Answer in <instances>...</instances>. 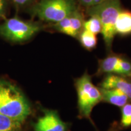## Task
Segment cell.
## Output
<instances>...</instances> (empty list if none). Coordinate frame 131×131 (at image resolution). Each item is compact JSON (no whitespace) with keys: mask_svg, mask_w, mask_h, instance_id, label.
<instances>
[{"mask_svg":"<svg viewBox=\"0 0 131 131\" xmlns=\"http://www.w3.org/2000/svg\"><path fill=\"white\" fill-rule=\"evenodd\" d=\"M31 112L30 103L21 89L0 79V114L24 124Z\"/></svg>","mask_w":131,"mask_h":131,"instance_id":"obj_1","label":"cell"},{"mask_svg":"<svg viewBox=\"0 0 131 131\" xmlns=\"http://www.w3.org/2000/svg\"><path fill=\"white\" fill-rule=\"evenodd\" d=\"M121 0H105L100 4L88 7L87 12L90 16H96L102 26V34L106 49L111 50L116 35L115 26L118 15L122 10Z\"/></svg>","mask_w":131,"mask_h":131,"instance_id":"obj_2","label":"cell"},{"mask_svg":"<svg viewBox=\"0 0 131 131\" xmlns=\"http://www.w3.org/2000/svg\"><path fill=\"white\" fill-rule=\"evenodd\" d=\"M74 86L77 94L78 117L89 119L94 124L91 113L95 106L102 102L100 89L93 84L91 77L87 72L75 79Z\"/></svg>","mask_w":131,"mask_h":131,"instance_id":"obj_3","label":"cell"},{"mask_svg":"<svg viewBox=\"0 0 131 131\" xmlns=\"http://www.w3.org/2000/svg\"><path fill=\"white\" fill-rule=\"evenodd\" d=\"M75 0H41L31 9L41 20L56 23L78 10Z\"/></svg>","mask_w":131,"mask_h":131,"instance_id":"obj_4","label":"cell"},{"mask_svg":"<svg viewBox=\"0 0 131 131\" xmlns=\"http://www.w3.org/2000/svg\"><path fill=\"white\" fill-rule=\"evenodd\" d=\"M42 29L38 23L14 17L0 24V36L13 42H23L34 37Z\"/></svg>","mask_w":131,"mask_h":131,"instance_id":"obj_5","label":"cell"},{"mask_svg":"<svg viewBox=\"0 0 131 131\" xmlns=\"http://www.w3.org/2000/svg\"><path fill=\"white\" fill-rule=\"evenodd\" d=\"M70 124L64 122L57 111L44 109L43 115L34 126V131H70Z\"/></svg>","mask_w":131,"mask_h":131,"instance_id":"obj_6","label":"cell"},{"mask_svg":"<svg viewBox=\"0 0 131 131\" xmlns=\"http://www.w3.org/2000/svg\"><path fill=\"white\" fill-rule=\"evenodd\" d=\"M84 22V17L78 9L61 21L53 23L52 27L65 35L78 38L80 33L83 30Z\"/></svg>","mask_w":131,"mask_h":131,"instance_id":"obj_7","label":"cell"},{"mask_svg":"<svg viewBox=\"0 0 131 131\" xmlns=\"http://www.w3.org/2000/svg\"><path fill=\"white\" fill-rule=\"evenodd\" d=\"M102 89H115L126 95L131 101V79L130 78L116 74L106 75L105 77L99 84Z\"/></svg>","mask_w":131,"mask_h":131,"instance_id":"obj_8","label":"cell"},{"mask_svg":"<svg viewBox=\"0 0 131 131\" xmlns=\"http://www.w3.org/2000/svg\"><path fill=\"white\" fill-rule=\"evenodd\" d=\"M100 89L102 95V102L109 103L119 107H122L127 103L131 102L126 95L119 90L115 89H106L100 88Z\"/></svg>","mask_w":131,"mask_h":131,"instance_id":"obj_9","label":"cell"},{"mask_svg":"<svg viewBox=\"0 0 131 131\" xmlns=\"http://www.w3.org/2000/svg\"><path fill=\"white\" fill-rule=\"evenodd\" d=\"M121 57L120 55L112 53L100 60L96 75L100 76L103 74H117Z\"/></svg>","mask_w":131,"mask_h":131,"instance_id":"obj_10","label":"cell"},{"mask_svg":"<svg viewBox=\"0 0 131 131\" xmlns=\"http://www.w3.org/2000/svg\"><path fill=\"white\" fill-rule=\"evenodd\" d=\"M116 34L126 36L131 34V12L127 10H121L115 26Z\"/></svg>","mask_w":131,"mask_h":131,"instance_id":"obj_11","label":"cell"},{"mask_svg":"<svg viewBox=\"0 0 131 131\" xmlns=\"http://www.w3.org/2000/svg\"><path fill=\"white\" fill-rule=\"evenodd\" d=\"M78 38L82 46L88 50H93L97 45L96 35L84 29L81 31Z\"/></svg>","mask_w":131,"mask_h":131,"instance_id":"obj_12","label":"cell"},{"mask_svg":"<svg viewBox=\"0 0 131 131\" xmlns=\"http://www.w3.org/2000/svg\"><path fill=\"white\" fill-rule=\"evenodd\" d=\"M23 124L0 114V131H23Z\"/></svg>","mask_w":131,"mask_h":131,"instance_id":"obj_13","label":"cell"},{"mask_svg":"<svg viewBox=\"0 0 131 131\" xmlns=\"http://www.w3.org/2000/svg\"><path fill=\"white\" fill-rule=\"evenodd\" d=\"M118 126L120 129H126L131 127L130 102L127 103L121 107V118Z\"/></svg>","mask_w":131,"mask_h":131,"instance_id":"obj_14","label":"cell"},{"mask_svg":"<svg viewBox=\"0 0 131 131\" xmlns=\"http://www.w3.org/2000/svg\"><path fill=\"white\" fill-rule=\"evenodd\" d=\"M83 29L96 35L101 33L102 26L100 19L96 16H91L88 20L84 21Z\"/></svg>","mask_w":131,"mask_h":131,"instance_id":"obj_15","label":"cell"},{"mask_svg":"<svg viewBox=\"0 0 131 131\" xmlns=\"http://www.w3.org/2000/svg\"><path fill=\"white\" fill-rule=\"evenodd\" d=\"M116 75L131 78V61L129 59L121 57L119 61L118 68Z\"/></svg>","mask_w":131,"mask_h":131,"instance_id":"obj_16","label":"cell"},{"mask_svg":"<svg viewBox=\"0 0 131 131\" xmlns=\"http://www.w3.org/2000/svg\"><path fill=\"white\" fill-rule=\"evenodd\" d=\"M12 2L19 7H24L32 2L33 0H11Z\"/></svg>","mask_w":131,"mask_h":131,"instance_id":"obj_17","label":"cell"},{"mask_svg":"<svg viewBox=\"0 0 131 131\" xmlns=\"http://www.w3.org/2000/svg\"><path fill=\"white\" fill-rule=\"evenodd\" d=\"M6 9H7L6 0H0V18H3L6 14Z\"/></svg>","mask_w":131,"mask_h":131,"instance_id":"obj_18","label":"cell"},{"mask_svg":"<svg viewBox=\"0 0 131 131\" xmlns=\"http://www.w3.org/2000/svg\"><path fill=\"white\" fill-rule=\"evenodd\" d=\"M82 5L86 7H90L93 6V0H78Z\"/></svg>","mask_w":131,"mask_h":131,"instance_id":"obj_19","label":"cell"},{"mask_svg":"<svg viewBox=\"0 0 131 131\" xmlns=\"http://www.w3.org/2000/svg\"><path fill=\"white\" fill-rule=\"evenodd\" d=\"M121 129L118 126V124L117 122H114L107 131H119Z\"/></svg>","mask_w":131,"mask_h":131,"instance_id":"obj_20","label":"cell"},{"mask_svg":"<svg viewBox=\"0 0 131 131\" xmlns=\"http://www.w3.org/2000/svg\"><path fill=\"white\" fill-rule=\"evenodd\" d=\"M104 1H105V0H93V6H95V5L100 4V3Z\"/></svg>","mask_w":131,"mask_h":131,"instance_id":"obj_21","label":"cell"}]
</instances>
